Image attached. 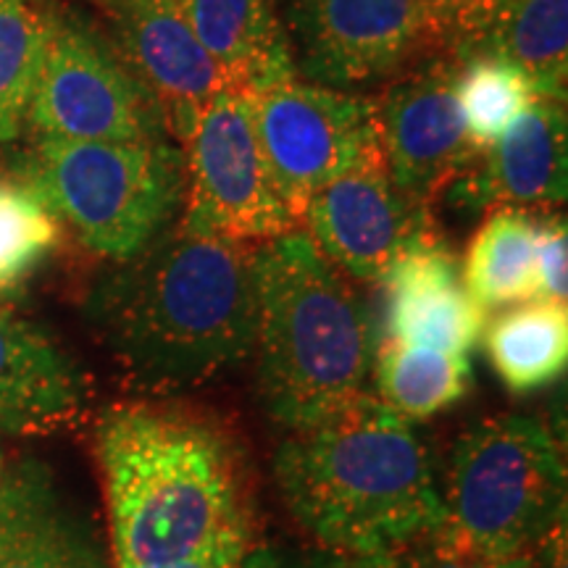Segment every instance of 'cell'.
<instances>
[{"instance_id": "3", "label": "cell", "mask_w": 568, "mask_h": 568, "mask_svg": "<svg viewBox=\"0 0 568 568\" xmlns=\"http://www.w3.org/2000/svg\"><path fill=\"white\" fill-rule=\"evenodd\" d=\"M113 566L159 568L251 516L240 453L209 418L116 406L95 437Z\"/></svg>"}, {"instance_id": "17", "label": "cell", "mask_w": 568, "mask_h": 568, "mask_svg": "<svg viewBox=\"0 0 568 568\" xmlns=\"http://www.w3.org/2000/svg\"><path fill=\"white\" fill-rule=\"evenodd\" d=\"M88 382L45 332L0 308V432L53 435L77 424Z\"/></svg>"}, {"instance_id": "32", "label": "cell", "mask_w": 568, "mask_h": 568, "mask_svg": "<svg viewBox=\"0 0 568 568\" xmlns=\"http://www.w3.org/2000/svg\"><path fill=\"white\" fill-rule=\"evenodd\" d=\"M92 3H95V6H101V9H103V6H109L111 0H92Z\"/></svg>"}, {"instance_id": "20", "label": "cell", "mask_w": 568, "mask_h": 568, "mask_svg": "<svg viewBox=\"0 0 568 568\" xmlns=\"http://www.w3.org/2000/svg\"><path fill=\"white\" fill-rule=\"evenodd\" d=\"M489 364L510 393H535L564 376L568 364V308L527 301L485 326Z\"/></svg>"}, {"instance_id": "31", "label": "cell", "mask_w": 568, "mask_h": 568, "mask_svg": "<svg viewBox=\"0 0 568 568\" xmlns=\"http://www.w3.org/2000/svg\"><path fill=\"white\" fill-rule=\"evenodd\" d=\"M539 568H568V542H566V521L550 531L537 548Z\"/></svg>"}, {"instance_id": "27", "label": "cell", "mask_w": 568, "mask_h": 568, "mask_svg": "<svg viewBox=\"0 0 568 568\" xmlns=\"http://www.w3.org/2000/svg\"><path fill=\"white\" fill-rule=\"evenodd\" d=\"M424 9L426 27L432 40L447 48V55H456L485 30L500 0H418Z\"/></svg>"}, {"instance_id": "13", "label": "cell", "mask_w": 568, "mask_h": 568, "mask_svg": "<svg viewBox=\"0 0 568 568\" xmlns=\"http://www.w3.org/2000/svg\"><path fill=\"white\" fill-rule=\"evenodd\" d=\"M113 45L134 77L159 98L166 132L182 148L193 138L203 105L234 90L224 69L203 51L176 0H111Z\"/></svg>"}, {"instance_id": "19", "label": "cell", "mask_w": 568, "mask_h": 568, "mask_svg": "<svg viewBox=\"0 0 568 568\" xmlns=\"http://www.w3.org/2000/svg\"><path fill=\"white\" fill-rule=\"evenodd\" d=\"M481 53L516 63L535 84L537 98L566 103L568 0H500L456 63Z\"/></svg>"}, {"instance_id": "11", "label": "cell", "mask_w": 568, "mask_h": 568, "mask_svg": "<svg viewBox=\"0 0 568 568\" xmlns=\"http://www.w3.org/2000/svg\"><path fill=\"white\" fill-rule=\"evenodd\" d=\"M458 63L429 59L403 69L374 98L376 132L389 182L429 209L474 169L479 151L466 134L458 95Z\"/></svg>"}, {"instance_id": "12", "label": "cell", "mask_w": 568, "mask_h": 568, "mask_svg": "<svg viewBox=\"0 0 568 568\" xmlns=\"http://www.w3.org/2000/svg\"><path fill=\"white\" fill-rule=\"evenodd\" d=\"M301 224L339 274L379 282L410 247L435 240L429 209L389 182L385 166L355 169L305 203Z\"/></svg>"}, {"instance_id": "33", "label": "cell", "mask_w": 568, "mask_h": 568, "mask_svg": "<svg viewBox=\"0 0 568 568\" xmlns=\"http://www.w3.org/2000/svg\"><path fill=\"white\" fill-rule=\"evenodd\" d=\"M3 468H6V464H3V453H0V474H3Z\"/></svg>"}, {"instance_id": "9", "label": "cell", "mask_w": 568, "mask_h": 568, "mask_svg": "<svg viewBox=\"0 0 568 568\" xmlns=\"http://www.w3.org/2000/svg\"><path fill=\"white\" fill-rule=\"evenodd\" d=\"M251 105L261 151L297 222L329 182L355 169L385 166L374 98L297 77L251 98Z\"/></svg>"}, {"instance_id": "1", "label": "cell", "mask_w": 568, "mask_h": 568, "mask_svg": "<svg viewBox=\"0 0 568 568\" xmlns=\"http://www.w3.org/2000/svg\"><path fill=\"white\" fill-rule=\"evenodd\" d=\"M253 247L169 226L92 293V322L134 387L182 393L251 358Z\"/></svg>"}, {"instance_id": "2", "label": "cell", "mask_w": 568, "mask_h": 568, "mask_svg": "<svg viewBox=\"0 0 568 568\" xmlns=\"http://www.w3.org/2000/svg\"><path fill=\"white\" fill-rule=\"evenodd\" d=\"M274 479L297 527L332 558L387 552L445 521L422 437L372 395L290 432Z\"/></svg>"}, {"instance_id": "16", "label": "cell", "mask_w": 568, "mask_h": 568, "mask_svg": "<svg viewBox=\"0 0 568 568\" xmlns=\"http://www.w3.org/2000/svg\"><path fill=\"white\" fill-rule=\"evenodd\" d=\"M389 339L468 355L485 335V311L468 295L460 261L439 240L410 247L379 280Z\"/></svg>"}, {"instance_id": "4", "label": "cell", "mask_w": 568, "mask_h": 568, "mask_svg": "<svg viewBox=\"0 0 568 568\" xmlns=\"http://www.w3.org/2000/svg\"><path fill=\"white\" fill-rule=\"evenodd\" d=\"M258 385L287 432L337 414L361 395L374 364L372 322L305 232L253 247Z\"/></svg>"}, {"instance_id": "18", "label": "cell", "mask_w": 568, "mask_h": 568, "mask_svg": "<svg viewBox=\"0 0 568 568\" xmlns=\"http://www.w3.org/2000/svg\"><path fill=\"white\" fill-rule=\"evenodd\" d=\"M195 40L247 98L297 80L274 0H176Z\"/></svg>"}, {"instance_id": "22", "label": "cell", "mask_w": 568, "mask_h": 568, "mask_svg": "<svg viewBox=\"0 0 568 568\" xmlns=\"http://www.w3.org/2000/svg\"><path fill=\"white\" fill-rule=\"evenodd\" d=\"M535 237L537 222L527 211L497 209L479 226L460 272L481 311L535 301Z\"/></svg>"}, {"instance_id": "28", "label": "cell", "mask_w": 568, "mask_h": 568, "mask_svg": "<svg viewBox=\"0 0 568 568\" xmlns=\"http://www.w3.org/2000/svg\"><path fill=\"white\" fill-rule=\"evenodd\" d=\"M535 301L564 303L568 301V230L564 216H550L537 222L535 237Z\"/></svg>"}, {"instance_id": "15", "label": "cell", "mask_w": 568, "mask_h": 568, "mask_svg": "<svg viewBox=\"0 0 568 568\" xmlns=\"http://www.w3.org/2000/svg\"><path fill=\"white\" fill-rule=\"evenodd\" d=\"M0 568H111L92 521L38 458L0 474Z\"/></svg>"}, {"instance_id": "26", "label": "cell", "mask_w": 568, "mask_h": 568, "mask_svg": "<svg viewBox=\"0 0 568 568\" xmlns=\"http://www.w3.org/2000/svg\"><path fill=\"white\" fill-rule=\"evenodd\" d=\"M329 558L332 568H539L537 552L518 556H489L477 548L458 542L443 529V524L429 535L400 545L387 552L368 558Z\"/></svg>"}, {"instance_id": "5", "label": "cell", "mask_w": 568, "mask_h": 568, "mask_svg": "<svg viewBox=\"0 0 568 568\" xmlns=\"http://www.w3.org/2000/svg\"><path fill=\"white\" fill-rule=\"evenodd\" d=\"M17 172L88 251L116 264L169 230L184 201V148L172 140L34 138Z\"/></svg>"}, {"instance_id": "7", "label": "cell", "mask_w": 568, "mask_h": 568, "mask_svg": "<svg viewBox=\"0 0 568 568\" xmlns=\"http://www.w3.org/2000/svg\"><path fill=\"white\" fill-rule=\"evenodd\" d=\"M27 126L51 140H169L159 98L116 45L80 13L53 6Z\"/></svg>"}, {"instance_id": "24", "label": "cell", "mask_w": 568, "mask_h": 568, "mask_svg": "<svg viewBox=\"0 0 568 568\" xmlns=\"http://www.w3.org/2000/svg\"><path fill=\"white\" fill-rule=\"evenodd\" d=\"M61 240V222L19 172L0 174V297L17 295Z\"/></svg>"}, {"instance_id": "21", "label": "cell", "mask_w": 568, "mask_h": 568, "mask_svg": "<svg viewBox=\"0 0 568 568\" xmlns=\"http://www.w3.org/2000/svg\"><path fill=\"white\" fill-rule=\"evenodd\" d=\"M376 400L403 422H426L443 414L471 389L468 355L397 343L385 337L374 353Z\"/></svg>"}, {"instance_id": "29", "label": "cell", "mask_w": 568, "mask_h": 568, "mask_svg": "<svg viewBox=\"0 0 568 568\" xmlns=\"http://www.w3.org/2000/svg\"><path fill=\"white\" fill-rule=\"evenodd\" d=\"M253 548H255L253 518H245V521L234 524V527L222 531L219 537H213L209 545H203V548L190 552V556L159 568H240L243 566V560L247 558V552ZM113 568H130V566H113Z\"/></svg>"}, {"instance_id": "25", "label": "cell", "mask_w": 568, "mask_h": 568, "mask_svg": "<svg viewBox=\"0 0 568 568\" xmlns=\"http://www.w3.org/2000/svg\"><path fill=\"white\" fill-rule=\"evenodd\" d=\"M456 95L466 134L479 153L493 148L514 119L535 101V84L500 55H471L458 63Z\"/></svg>"}, {"instance_id": "14", "label": "cell", "mask_w": 568, "mask_h": 568, "mask_svg": "<svg viewBox=\"0 0 568 568\" xmlns=\"http://www.w3.org/2000/svg\"><path fill=\"white\" fill-rule=\"evenodd\" d=\"M566 103L535 98L503 138L487 148L479 169L453 184L450 195L471 211H527L566 203Z\"/></svg>"}, {"instance_id": "8", "label": "cell", "mask_w": 568, "mask_h": 568, "mask_svg": "<svg viewBox=\"0 0 568 568\" xmlns=\"http://www.w3.org/2000/svg\"><path fill=\"white\" fill-rule=\"evenodd\" d=\"M184 187L182 232L261 245L301 226L261 151L251 98L237 90L203 105L184 145Z\"/></svg>"}, {"instance_id": "6", "label": "cell", "mask_w": 568, "mask_h": 568, "mask_svg": "<svg viewBox=\"0 0 568 568\" xmlns=\"http://www.w3.org/2000/svg\"><path fill=\"white\" fill-rule=\"evenodd\" d=\"M443 529L489 556L537 552L566 521V464L535 416L503 414L458 437L450 458Z\"/></svg>"}, {"instance_id": "10", "label": "cell", "mask_w": 568, "mask_h": 568, "mask_svg": "<svg viewBox=\"0 0 568 568\" xmlns=\"http://www.w3.org/2000/svg\"><path fill=\"white\" fill-rule=\"evenodd\" d=\"M297 77L353 92L393 80L432 42L418 0H287Z\"/></svg>"}, {"instance_id": "23", "label": "cell", "mask_w": 568, "mask_h": 568, "mask_svg": "<svg viewBox=\"0 0 568 568\" xmlns=\"http://www.w3.org/2000/svg\"><path fill=\"white\" fill-rule=\"evenodd\" d=\"M48 24V0H0V145L17 142L27 130Z\"/></svg>"}, {"instance_id": "34", "label": "cell", "mask_w": 568, "mask_h": 568, "mask_svg": "<svg viewBox=\"0 0 568 568\" xmlns=\"http://www.w3.org/2000/svg\"><path fill=\"white\" fill-rule=\"evenodd\" d=\"M274 3H287V0H274Z\"/></svg>"}, {"instance_id": "30", "label": "cell", "mask_w": 568, "mask_h": 568, "mask_svg": "<svg viewBox=\"0 0 568 568\" xmlns=\"http://www.w3.org/2000/svg\"><path fill=\"white\" fill-rule=\"evenodd\" d=\"M240 568H332L329 558L322 556L316 560L311 558H297L293 552H284L280 548H272V545H258L247 552Z\"/></svg>"}]
</instances>
